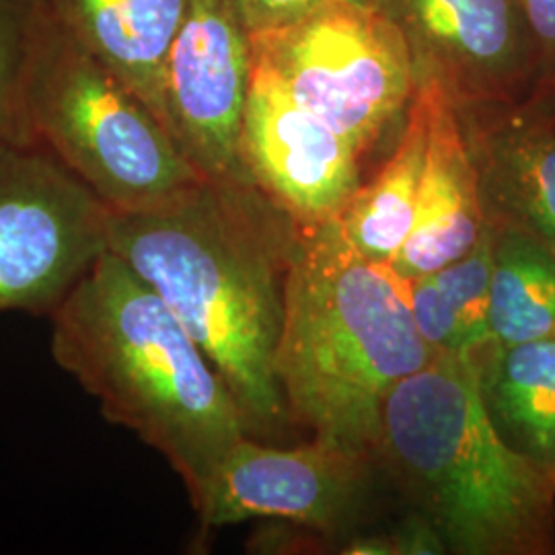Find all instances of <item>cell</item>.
I'll list each match as a JSON object with an SVG mask.
<instances>
[{
    "label": "cell",
    "instance_id": "1",
    "mask_svg": "<svg viewBox=\"0 0 555 555\" xmlns=\"http://www.w3.org/2000/svg\"><path fill=\"white\" fill-rule=\"evenodd\" d=\"M297 222L251 181H210L134 210H109V251L124 259L210 358L247 435L280 444L295 426L276 352Z\"/></svg>",
    "mask_w": 555,
    "mask_h": 555
},
{
    "label": "cell",
    "instance_id": "2",
    "mask_svg": "<svg viewBox=\"0 0 555 555\" xmlns=\"http://www.w3.org/2000/svg\"><path fill=\"white\" fill-rule=\"evenodd\" d=\"M48 319L60 369L100 401L109 422L169 461L196 508L224 456L249 437L198 341L109 249Z\"/></svg>",
    "mask_w": 555,
    "mask_h": 555
},
{
    "label": "cell",
    "instance_id": "3",
    "mask_svg": "<svg viewBox=\"0 0 555 555\" xmlns=\"http://www.w3.org/2000/svg\"><path fill=\"white\" fill-rule=\"evenodd\" d=\"M435 357L391 263L360 256L336 219L298 231L276 352L293 424L375 455L385 399Z\"/></svg>",
    "mask_w": 555,
    "mask_h": 555
},
{
    "label": "cell",
    "instance_id": "4",
    "mask_svg": "<svg viewBox=\"0 0 555 555\" xmlns=\"http://www.w3.org/2000/svg\"><path fill=\"white\" fill-rule=\"evenodd\" d=\"M375 455L449 554H555V481L498 437L472 352L437 354L397 383Z\"/></svg>",
    "mask_w": 555,
    "mask_h": 555
},
{
    "label": "cell",
    "instance_id": "5",
    "mask_svg": "<svg viewBox=\"0 0 555 555\" xmlns=\"http://www.w3.org/2000/svg\"><path fill=\"white\" fill-rule=\"evenodd\" d=\"M15 140L52 155L109 210L144 208L204 179L155 112L48 9Z\"/></svg>",
    "mask_w": 555,
    "mask_h": 555
},
{
    "label": "cell",
    "instance_id": "6",
    "mask_svg": "<svg viewBox=\"0 0 555 555\" xmlns=\"http://www.w3.org/2000/svg\"><path fill=\"white\" fill-rule=\"evenodd\" d=\"M251 41L297 101L360 159L405 118L416 93L410 46L377 2L323 0L297 20L251 34Z\"/></svg>",
    "mask_w": 555,
    "mask_h": 555
},
{
    "label": "cell",
    "instance_id": "7",
    "mask_svg": "<svg viewBox=\"0 0 555 555\" xmlns=\"http://www.w3.org/2000/svg\"><path fill=\"white\" fill-rule=\"evenodd\" d=\"M109 249V208L36 144L0 142V313L50 318Z\"/></svg>",
    "mask_w": 555,
    "mask_h": 555
},
{
    "label": "cell",
    "instance_id": "8",
    "mask_svg": "<svg viewBox=\"0 0 555 555\" xmlns=\"http://www.w3.org/2000/svg\"><path fill=\"white\" fill-rule=\"evenodd\" d=\"M377 469L373 453L319 438L288 449L245 437L224 456L194 511L204 531L274 518L336 535L364 513Z\"/></svg>",
    "mask_w": 555,
    "mask_h": 555
},
{
    "label": "cell",
    "instance_id": "9",
    "mask_svg": "<svg viewBox=\"0 0 555 555\" xmlns=\"http://www.w3.org/2000/svg\"><path fill=\"white\" fill-rule=\"evenodd\" d=\"M251 70L254 41L241 0H185L165 95L171 134L204 179L251 181L241 160Z\"/></svg>",
    "mask_w": 555,
    "mask_h": 555
},
{
    "label": "cell",
    "instance_id": "10",
    "mask_svg": "<svg viewBox=\"0 0 555 555\" xmlns=\"http://www.w3.org/2000/svg\"><path fill=\"white\" fill-rule=\"evenodd\" d=\"M459 109L531 100L539 59L518 0H375Z\"/></svg>",
    "mask_w": 555,
    "mask_h": 555
},
{
    "label": "cell",
    "instance_id": "11",
    "mask_svg": "<svg viewBox=\"0 0 555 555\" xmlns=\"http://www.w3.org/2000/svg\"><path fill=\"white\" fill-rule=\"evenodd\" d=\"M241 160L251 183L300 229L337 219L362 183L354 146L297 101L256 52Z\"/></svg>",
    "mask_w": 555,
    "mask_h": 555
},
{
    "label": "cell",
    "instance_id": "12",
    "mask_svg": "<svg viewBox=\"0 0 555 555\" xmlns=\"http://www.w3.org/2000/svg\"><path fill=\"white\" fill-rule=\"evenodd\" d=\"M486 219L513 222L555 254V101L459 109Z\"/></svg>",
    "mask_w": 555,
    "mask_h": 555
},
{
    "label": "cell",
    "instance_id": "13",
    "mask_svg": "<svg viewBox=\"0 0 555 555\" xmlns=\"http://www.w3.org/2000/svg\"><path fill=\"white\" fill-rule=\"evenodd\" d=\"M417 80L428 98V149L414 229L391 261L405 280L465 256L486 229L479 176L459 107L437 77L417 75Z\"/></svg>",
    "mask_w": 555,
    "mask_h": 555
},
{
    "label": "cell",
    "instance_id": "14",
    "mask_svg": "<svg viewBox=\"0 0 555 555\" xmlns=\"http://www.w3.org/2000/svg\"><path fill=\"white\" fill-rule=\"evenodd\" d=\"M43 4L52 20L114 70L171 132L165 73L185 0H43Z\"/></svg>",
    "mask_w": 555,
    "mask_h": 555
},
{
    "label": "cell",
    "instance_id": "15",
    "mask_svg": "<svg viewBox=\"0 0 555 555\" xmlns=\"http://www.w3.org/2000/svg\"><path fill=\"white\" fill-rule=\"evenodd\" d=\"M472 358L498 437L555 481V337L522 344L490 339Z\"/></svg>",
    "mask_w": 555,
    "mask_h": 555
},
{
    "label": "cell",
    "instance_id": "16",
    "mask_svg": "<svg viewBox=\"0 0 555 555\" xmlns=\"http://www.w3.org/2000/svg\"><path fill=\"white\" fill-rule=\"evenodd\" d=\"M428 149V98L417 80L393 153L377 176L360 183L337 217L344 238L360 256L391 263L416 220L417 194Z\"/></svg>",
    "mask_w": 555,
    "mask_h": 555
},
{
    "label": "cell",
    "instance_id": "17",
    "mask_svg": "<svg viewBox=\"0 0 555 555\" xmlns=\"http://www.w3.org/2000/svg\"><path fill=\"white\" fill-rule=\"evenodd\" d=\"M410 305L422 339L437 354H467L492 339V235L444 268L410 278Z\"/></svg>",
    "mask_w": 555,
    "mask_h": 555
},
{
    "label": "cell",
    "instance_id": "18",
    "mask_svg": "<svg viewBox=\"0 0 555 555\" xmlns=\"http://www.w3.org/2000/svg\"><path fill=\"white\" fill-rule=\"evenodd\" d=\"M492 235L490 332L498 344L555 337V254L525 229L486 219Z\"/></svg>",
    "mask_w": 555,
    "mask_h": 555
},
{
    "label": "cell",
    "instance_id": "19",
    "mask_svg": "<svg viewBox=\"0 0 555 555\" xmlns=\"http://www.w3.org/2000/svg\"><path fill=\"white\" fill-rule=\"evenodd\" d=\"M43 15V0H0V142L17 134L21 91Z\"/></svg>",
    "mask_w": 555,
    "mask_h": 555
},
{
    "label": "cell",
    "instance_id": "20",
    "mask_svg": "<svg viewBox=\"0 0 555 555\" xmlns=\"http://www.w3.org/2000/svg\"><path fill=\"white\" fill-rule=\"evenodd\" d=\"M341 554L350 555H440L449 554L433 522L417 511L401 518L396 527L377 533H360L344 543Z\"/></svg>",
    "mask_w": 555,
    "mask_h": 555
},
{
    "label": "cell",
    "instance_id": "21",
    "mask_svg": "<svg viewBox=\"0 0 555 555\" xmlns=\"http://www.w3.org/2000/svg\"><path fill=\"white\" fill-rule=\"evenodd\" d=\"M539 59V80L531 100L555 101V0H518Z\"/></svg>",
    "mask_w": 555,
    "mask_h": 555
},
{
    "label": "cell",
    "instance_id": "22",
    "mask_svg": "<svg viewBox=\"0 0 555 555\" xmlns=\"http://www.w3.org/2000/svg\"><path fill=\"white\" fill-rule=\"evenodd\" d=\"M323 0H241L245 20L251 27V34L274 29L288 21L297 20L305 11L315 7ZM358 2H375V0H358Z\"/></svg>",
    "mask_w": 555,
    "mask_h": 555
}]
</instances>
